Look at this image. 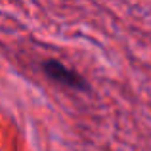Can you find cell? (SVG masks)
<instances>
[{
    "mask_svg": "<svg viewBox=\"0 0 151 151\" xmlns=\"http://www.w3.org/2000/svg\"><path fill=\"white\" fill-rule=\"evenodd\" d=\"M38 69H40L42 77L46 81L54 82V84L61 86V88H69V90H75V92H90L92 90V86L86 81L84 75H81L77 69L65 65L63 61H59L55 58L42 59Z\"/></svg>",
    "mask_w": 151,
    "mask_h": 151,
    "instance_id": "1",
    "label": "cell"
}]
</instances>
